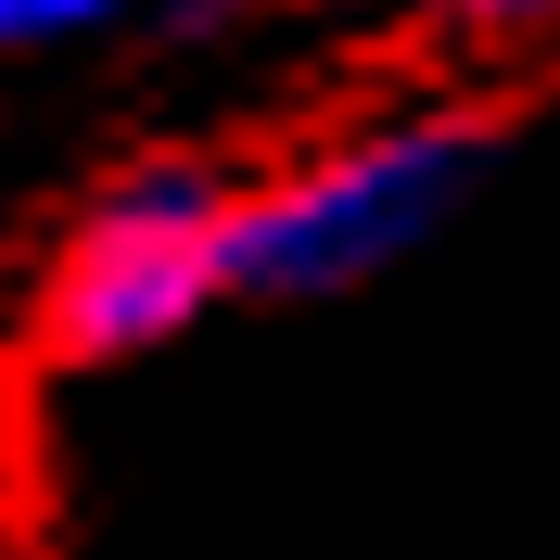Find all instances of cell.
I'll return each mask as SVG.
<instances>
[{
  "mask_svg": "<svg viewBox=\"0 0 560 560\" xmlns=\"http://www.w3.org/2000/svg\"><path fill=\"white\" fill-rule=\"evenodd\" d=\"M497 140H510L497 103H408V115H370V128L293 153L280 178L230 191V293L243 306H318V293L408 268L497 178Z\"/></svg>",
  "mask_w": 560,
  "mask_h": 560,
  "instance_id": "1",
  "label": "cell"
},
{
  "mask_svg": "<svg viewBox=\"0 0 560 560\" xmlns=\"http://www.w3.org/2000/svg\"><path fill=\"white\" fill-rule=\"evenodd\" d=\"M230 191L243 178H217L205 153L115 166L38 268V357L115 370V357L178 345L205 306H230Z\"/></svg>",
  "mask_w": 560,
  "mask_h": 560,
  "instance_id": "2",
  "label": "cell"
},
{
  "mask_svg": "<svg viewBox=\"0 0 560 560\" xmlns=\"http://www.w3.org/2000/svg\"><path fill=\"white\" fill-rule=\"evenodd\" d=\"M140 0H0V51H65V38H103Z\"/></svg>",
  "mask_w": 560,
  "mask_h": 560,
  "instance_id": "3",
  "label": "cell"
},
{
  "mask_svg": "<svg viewBox=\"0 0 560 560\" xmlns=\"http://www.w3.org/2000/svg\"><path fill=\"white\" fill-rule=\"evenodd\" d=\"M458 38H497V51H523V38H560V0H446Z\"/></svg>",
  "mask_w": 560,
  "mask_h": 560,
  "instance_id": "4",
  "label": "cell"
},
{
  "mask_svg": "<svg viewBox=\"0 0 560 560\" xmlns=\"http://www.w3.org/2000/svg\"><path fill=\"white\" fill-rule=\"evenodd\" d=\"M178 38H217V26H243V13H280V0H153Z\"/></svg>",
  "mask_w": 560,
  "mask_h": 560,
  "instance_id": "5",
  "label": "cell"
}]
</instances>
